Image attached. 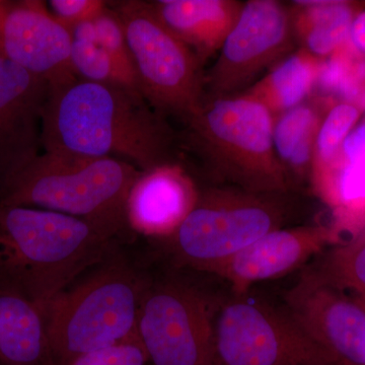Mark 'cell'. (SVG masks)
I'll list each match as a JSON object with an SVG mask.
<instances>
[{
	"mask_svg": "<svg viewBox=\"0 0 365 365\" xmlns=\"http://www.w3.org/2000/svg\"><path fill=\"white\" fill-rule=\"evenodd\" d=\"M355 299H356V297H355ZM360 302H361L362 304H364V307H365V300H362V299H359Z\"/></svg>",
	"mask_w": 365,
	"mask_h": 365,
	"instance_id": "obj_31",
	"label": "cell"
},
{
	"mask_svg": "<svg viewBox=\"0 0 365 365\" xmlns=\"http://www.w3.org/2000/svg\"><path fill=\"white\" fill-rule=\"evenodd\" d=\"M51 13L69 31L83 21L98 18L108 7L102 0H51Z\"/></svg>",
	"mask_w": 365,
	"mask_h": 365,
	"instance_id": "obj_27",
	"label": "cell"
},
{
	"mask_svg": "<svg viewBox=\"0 0 365 365\" xmlns=\"http://www.w3.org/2000/svg\"><path fill=\"white\" fill-rule=\"evenodd\" d=\"M309 181L330 209V227L343 241L364 232L365 118L346 137L335 160Z\"/></svg>",
	"mask_w": 365,
	"mask_h": 365,
	"instance_id": "obj_16",
	"label": "cell"
},
{
	"mask_svg": "<svg viewBox=\"0 0 365 365\" xmlns=\"http://www.w3.org/2000/svg\"><path fill=\"white\" fill-rule=\"evenodd\" d=\"M9 1H1L0 0V29H1L2 24H4V18L9 7Z\"/></svg>",
	"mask_w": 365,
	"mask_h": 365,
	"instance_id": "obj_30",
	"label": "cell"
},
{
	"mask_svg": "<svg viewBox=\"0 0 365 365\" xmlns=\"http://www.w3.org/2000/svg\"><path fill=\"white\" fill-rule=\"evenodd\" d=\"M350 41L355 49L365 56V9L353 21Z\"/></svg>",
	"mask_w": 365,
	"mask_h": 365,
	"instance_id": "obj_28",
	"label": "cell"
},
{
	"mask_svg": "<svg viewBox=\"0 0 365 365\" xmlns=\"http://www.w3.org/2000/svg\"><path fill=\"white\" fill-rule=\"evenodd\" d=\"M0 56H2V54H1V49H0Z\"/></svg>",
	"mask_w": 365,
	"mask_h": 365,
	"instance_id": "obj_33",
	"label": "cell"
},
{
	"mask_svg": "<svg viewBox=\"0 0 365 365\" xmlns=\"http://www.w3.org/2000/svg\"><path fill=\"white\" fill-rule=\"evenodd\" d=\"M114 11L124 26L143 97L158 114L188 121L205 98L200 60L158 20L150 2H118Z\"/></svg>",
	"mask_w": 365,
	"mask_h": 365,
	"instance_id": "obj_7",
	"label": "cell"
},
{
	"mask_svg": "<svg viewBox=\"0 0 365 365\" xmlns=\"http://www.w3.org/2000/svg\"><path fill=\"white\" fill-rule=\"evenodd\" d=\"M141 170L114 158L40 153L0 187V206H24L81 218L117 237L126 200Z\"/></svg>",
	"mask_w": 365,
	"mask_h": 365,
	"instance_id": "obj_4",
	"label": "cell"
},
{
	"mask_svg": "<svg viewBox=\"0 0 365 365\" xmlns=\"http://www.w3.org/2000/svg\"><path fill=\"white\" fill-rule=\"evenodd\" d=\"M321 110L313 103L304 102L274 118V148L294 187L295 181L309 179L314 143L326 112Z\"/></svg>",
	"mask_w": 365,
	"mask_h": 365,
	"instance_id": "obj_21",
	"label": "cell"
},
{
	"mask_svg": "<svg viewBox=\"0 0 365 365\" xmlns=\"http://www.w3.org/2000/svg\"><path fill=\"white\" fill-rule=\"evenodd\" d=\"M95 24L97 29V45L102 47L121 67L122 71L138 85L124 26L114 9L107 7L95 19Z\"/></svg>",
	"mask_w": 365,
	"mask_h": 365,
	"instance_id": "obj_25",
	"label": "cell"
},
{
	"mask_svg": "<svg viewBox=\"0 0 365 365\" xmlns=\"http://www.w3.org/2000/svg\"><path fill=\"white\" fill-rule=\"evenodd\" d=\"M220 302L178 277L150 279L136 334L148 365H213V331Z\"/></svg>",
	"mask_w": 365,
	"mask_h": 365,
	"instance_id": "obj_9",
	"label": "cell"
},
{
	"mask_svg": "<svg viewBox=\"0 0 365 365\" xmlns=\"http://www.w3.org/2000/svg\"><path fill=\"white\" fill-rule=\"evenodd\" d=\"M287 311L314 342L342 365H365V307L311 267L285 294Z\"/></svg>",
	"mask_w": 365,
	"mask_h": 365,
	"instance_id": "obj_11",
	"label": "cell"
},
{
	"mask_svg": "<svg viewBox=\"0 0 365 365\" xmlns=\"http://www.w3.org/2000/svg\"><path fill=\"white\" fill-rule=\"evenodd\" d=\"M173 135L139 93L91 81L51 88L42 124L47 153L114 158L150 170L173 160Z\"/></svg>",
	"mask_w": 365,
	"mask_h": 365,
	"instance_id": "obj_1",
	"label": "cell"
},
{
	"mask_svg": "<svg viewBox=\"0 0 365 365\" xmlns=\"http://www.w3.org/2000/svg\"><path fill=\"white\" fill-rule=\"evenodd\" d=\"M364 9L359 2L345 0L295 1L292 29L302 49L325 59L349 42L353 21Z\"/></svg>",
	"mask_w": 365,
	"mask_h": 365,
	"instance_id": "obj_19",
	"label": "cell"
},
{
	"mask_svg": "<svg viewBox=\"0 0 365 365\" xmlns=\"http://www.w3.org/2000/svg\"><path fill=\"white\" fill-rule=\"evenodd\" d=\"M312 266L324 279L365 300V230L319 255Z\"/></svg>",
	"mask_w": 365,
	"mask_h": 365,
	"instance_id": "obj_22",
	"label": "cell"
},
{
	"mask_svg": "<svg viewBox=\"0 0 365 365\" xmlns=\"http://www.w3.org/2000/svg\"><path fill=\"white\" fill-rule=\"evenodd\" d=\"M329 365H342V364H329Z\"/></svg>",
	"mask_w": 365,
	"mask_h": 365,
	"instance_id": "obj_32",
	"label": "cell"
},
{
	"mask_svg": "<svg viewBox=\"0 0 365 365\" xmlns=\"http://www.w3.org/2000/svg\"><path fill=\"white\" fill-rule=\"evenodd\" d=\"M338 364L309 338L287 309L248 294L218 304L213 331V365Z\"/></svg>",
	"mask_w": 365,
	"mask_h": 365,
	"instance_id": "obj_8",
	"label": "cell"
},
{
	"mask_svg": "<svg viewBox=\"0 0 365 365\" xmlns=\"http://www.w3.org/2000/svg\"><path fill=\"white\" fill-rule=\"evenodd\" d=\"M341 242L343 240L330 225L278 228L209 274L227 280L235 295L247 294L257 283L284 277Z\"/></svg>",
	"mask_w": 365,
	"mask_h": 365,
	"instance_id": "obj_13",
	"label": "cell"
},
{
	"mask_svg": "<svg viewBox=\"0 0 365 365\" xmlns=\"http://www.w3.org/2000/svg\"><path fill=\"white\" fill-rule=\"evenodd\" d=\"M288 194L256 193L237 187L200 190L195 207L163 241L178 267L209 273L290 216Z\"/></svg>",
	"mask_w": 365,
	"mask_h": 365,
	"instance_id": "obj_6",
	"label": "cell"
},
{
	"mask_svg": "<svg viewBox=\"0 0 365 365\" xmlns=\"http://www.w3.org/2000/svg\"><path fill=\"white\" fill-rule=\"evenodd\" d=\"M356 105L359 106L360 110L362 111V114H365V85L362 86L361 90H360L359 98L356 101Z\"/></svg>",
	"mask_w": 365,
	"mask_h": 365,
	"instance_id": "obj_29",
	"label": "cell"
},
{
	"mask_svg": "<svg viewBox=\"0 0 365 365\" xmlns=\"http://www.w3.org/2000/svg\"><path fill=\"white\" fill-rule=\"evenodd\" d=\"M150 278L112 250L42 307L53 364L136 335L139 309Z\"/></svg>",
	"mask_w": 365,
	"mask_h": 365,
	"instance_id": "obj_3",
	"label": "cell"
},
{
	"mask_svg": "<svg viewBox=\"0 0 365 365\" xmlns=\"http://www.w3.org/2000/svg\"><path fill=\"white\" fill-rule=\"evenodd\" d=\"M200 190L178 163L141 170L126 200L128 228L165 241L176 232L198 201Z\"/></svg>",
	"mask_w": 365,
	"mask_h": 365,
	"instance_id": "obj_15",
	"label": "cell"
},
{
	"mask_svg": "<svg viewBox=\"0 0 365 365\" xmlns=\"http://www.w3.org/2000/svg\"><path fill=\"white\" fill-rule=\"evenodd\" d=\"M292 14L276 0H250L204 76L205 97H230L292 49Z\"/></svg>",
	"mask_w": 365,
	"mask_h": 365,
	"instance_id": "obj_10",
	"label": "cell"
},
{
	"mask_svg": "<svg viewBox=\"0 0 365 365\" xmlns=\"http://www.w3.org/2000/svg\"><path fill=\"white\" fill-rule=\"evenodd\" d=\"M362 115L354 103L339 101L329 106L317 134L309 177L321 172L335 160L346 137L359 123Z\"/></svg>",
	"mask_w": 365,
	"mask_h": 365,
	"instance_id": "obj_23",
	"label": "cell"
},
{
	"mask_svg": "<svg viewBox=\"0 0 365 365\" xmlns=\"http://www.w3.org/2000/svg\"><path fill=\"white\" fill-rule=\"evenodd\" d=\"M71 31L45 2H9L0 29L2 56L57 88L78 78L71 66Z\"/></svg>",
	"mask_w": 365,
	"mask_h": 365,
	"instance_id": "obj_12",
	"label": "cell"
},
{
	"mask_svg": "<svg viewBox=\"0 0 365 365\" xmlns=\"http://www.w3.org/2000/svg\"><path fill=\"white\" fill-rule=\"evenodd\" d=\"M71 60L74 74L81 81L117 86L140 93L135 81L97 44L72 41Z\"/></svg>",
	"mask_w": 365,
	"mask_h": 365,
	"instance_id": "obj_24",
	"label": "cell"
},
{
	"mask_svg": "<svg viewBox=\"0 0 365 365\" xmlns=\"http://www.w3.org/2000/svg\"><path fill=\"white\" fill-rule=\"evenodd\" d=\"M158 20L195 53L201 63L220 51L241 14L237 0L150 1Z\"/></svg>",
	"mask_w": 365,
	"mask_h": 365,
	"instance_id": "obj_17",
	"label": "cell"
},
{
	"mask_svg": "<svg viewBox=\"0 0 365 365\" xmlns=\"http://www.w3.org/2000/svg\"><path fill=\"white\" fill-rule=\"evenodd\" d=\"M115 240L73 216L0 206V284L42 309L114 250Z\"/></svg>",
	"mask_w": 365,
	"mask_h": 365,
	"instance_id": "obj_2",
	"label": "cell"
},
{
	"mask_svg": "<svg viewBox=\"0 0 365 365\" xmlns=\"http://www.w3.org/2000/svg\"><path fill=\"white\" fill-rule=\"evenodd\" d=\"M321 60L300 48L277 62L244 95L258 101L277 117L304 104L313 93Z\"/></svg>",
	"mask_w": 365,
	"mask_h": 365,
	"instance_id": "obj_20",
	"label": "cell"
},
{
	"mask_svg": "<svg viewBox=\"0 0 365 365\" xmlns=\"http://www.w3.org/2000/svg\"><path fill=\"white\" fill-rule=\"evenodd\" d=\"M0 365H54L42 309L1 284Z\"/></svg>",
	"mask_w": 365,
	"mask_h": 365,
	"instance_id": "obj_18",
	"label": "cell"
},
{
	"mask_svg": "<svg viewBox=\"0 0 365 365\" xmlns=\"http://www.w3.org/2000/svg\"><path fill=\"white\" fill-rule=\"evenodd\" d=\"M68 365H148V357L138 336L81 355Z\"/></svg>",
	"mask_w": 365,
	"mask_h": 365,
	"instance_id": "obj_26",
	"label": "cell"
},
{
	"mask_svg": "<svg viewBox=\"0 0 365 365\" xmlns=\"http://www.w3.org/2000/svg\"><path fill=\"white\" fill-rule=\"evenodd\" d=\"M187 123L192 148L220 179L256 193L292 192L274 148V116L258 101L205 97Z\"/></svg>",
	"mask_w": 365,
	"mask_h": 365,
	"instance_id": "obj_5",
	"label": "cell"
},
{
	"mask_svg": "<svg viewBox=\"0 0 365 365\" xmlns=\"http://www.w3.org/2000/svg\"><path fill=\"white\" fill-rule=\"evenodd\" d=\"M51 88L0 56V187L40 155Z\"/></svg>",
	"mask_w": 365,
	"mask_h": 365,
	"instance_id": "obj_14",
	"label": "cell"
}]
</instances>
